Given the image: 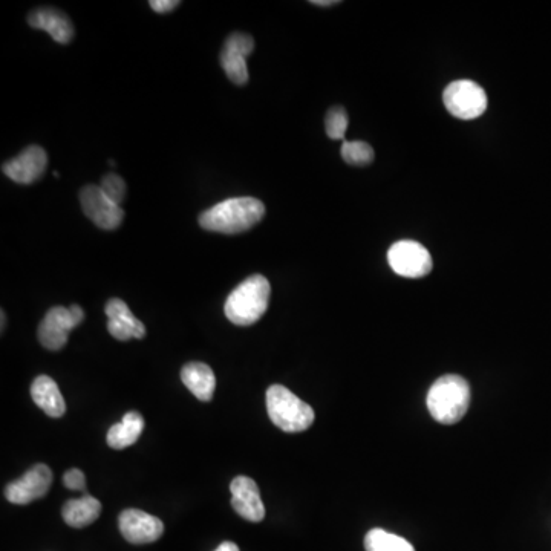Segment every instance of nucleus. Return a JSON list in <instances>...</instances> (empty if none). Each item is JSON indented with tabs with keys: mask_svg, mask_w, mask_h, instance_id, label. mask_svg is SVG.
Returning <instances> with one entry per match:
<instances>
[{
	"mask_svg": "<svg viewBox=\"0 0 551 551\" xmlns=\"http://www.w3.org/2000/svg\"><path fill=\"white\" fill-rule=\"evenodd\" d=\"M265 216V206L256 198L225 199L199 215V225L209 232L236 235L253 229Z\"/></svg>",
	"mask_w": 551,
	"mask_h": 551,
	"instance_id": "f257e3e1",
	"label": "nucleus"
},
{
	"mask_svg": "<svg viewBox=\"0 0 551 551\" xmlns=\"http://www.w3.org/2000/svg\"><path fill=\"white\" fill-rule=\"evenodd\" d=\"M271 287L262 274H253L239 284L225 300L224 313L238 327L258 322L268 308Z\"/></svg>",
	"mask_w": 551,
	"mask_h": 551,
	"instance_id": "f03ea898",
	"label": "nucleus"
},
{
	"mask_svg": "<svg viewBox=\"0 0 551 551\" xmlns=\"http://www.w3.org/2000/svg\"><path fill=\"white\" fill-rule=\"evenodd\" d=\"M470 386L463 377L447 374L429 389L428 409L441 424H455L466 415L470 406Z\"/></svg>",
	"mask_w": 551,
	"mask_h": 551,
	"instance_id": "7ed1b4c3",
	"label": "nucleus"
},
{
	"mask_svg": "<svg viewBox=\"0 0 551 551\" xmlns=\"http://www.w3.org/2000/svg\"><path fill=\"white\" fill-rule=\"evenodd\" d=\"M268 417L284 432H304L314 423V409L282 385H273L267 391Z\"/></svg>",
	"mask_w": 551,
	"mask_h": 551,
	"instance_id": "20e7f679",
	"label": "nucleus"
},
{
	"mask_svg": "<svg viewBox=\"0 0 551 551\" xmlns=\"http://www.w3.org/2000/svg\"><path fill=\"white\" fill-rule=\"evenodd\" d=\"M443 102L455 118L475 120L487 111L489 98L486 91L472 80H457L444 89Z\"/></svg>",
	"mask_w": 551,
	"mask_h": 551,
	"instance_id": "39448f33",
	"label": "nucleus"
},
{
	"mask_svg": "<svg viewBox=\"0 0 551 551\" xmlns=\"http://www.w3.org/2000/svg\"><path fill=\"white\" fill-rule=\"evenodd\" d=\"M85 319V311L79 305L54 307L40 322L39 342L49 351H60L68 343V336Z\"/></svg>",
	"mask_w": 551,
	"mask_h": 551,
	"instance_id": "423d86ee",
	"label": "nucleus"
},
{
	"mask_svg": "<svg viewBox=\"0 0 551 551\" xmlns=\"http://www.w3.org/2000/svg\"><path fill=\"white\" fill-rule=\"evenodd\" d=\"M388 262L398 276L408 279L424 278L434 267L428 248L415 241L395 242L389 248Z\"/></svg>",
	"mask_w": 551,
	"mask_h": 551,
	"instance_id": "0eeeda50",
	"label": "nucleus"
},
{
	"mask_svg": "<svg viewBox=\"0 0 551 551\" xmlns=\"http://www.w3.org/2000/svg\"><path fill=\"white\" fill-rule=\"evenodd\" d=\"M80 204L85 215L103 230H115L124 219V212L115 204L102 187L85 186L80 190Z\"/></svg>",
	"mask_w": 551,
	"mask_h": 551,
	"instance_id": "6e6552de",
	"label": "nucleus"
},
{
	"mask_svg": "<svg viewBox=\"0 0 551 551\" xmlns=\"http://www.w3.org/2000/svg\"><path fill=\"white\" fill-rule=\"evenodd\" d=\"M51 484H53V470L46 464H36L20 480L8 484L5 496L10 503L25 506L43 498Z\"/></svg>",
	"mask_w": 551,
	"mask_h": 551,
	"instance_id": "1a4fd4ad",
	"label": "nucleus"
},
{
	"mask_svg": "<svg viewBox=\"0 0 551 551\" xmlns=\"http://www.w3.org/2000/svg\"><path fill=\"white\" fill-rule=\"evenodd\" d=\"M118 527L123 538L134 545L158 541L164 533V524L160 518L138 509L121 512Z\"/></svg>",
	"mask_w": 551,
	"mask_h": 551,
	"instance_id": "9d476101",
	"label": "nucleus"
},
{
	"mask_svg": "<svg viewBox=\"0 0 551 551\" xmlns=\"http://www.w3.org/2000/svg\"><path fill=\"white\" fill-rule=\"evenodd\" d=\"M48 166V155L40 146H30L2 166L5 175L14 183L33 184L39 181Z\"/></svg>",
	"mask_w": 551,
	"mask_h": 551,
	"instance_id": "9b49d317",
	"label": "nucleus"
},
{
	"mask_svg": "<svg viewBox=\"0 0 551 551\" xmlns=\"http://www.w3.org/2000/svg\"><path fill=\"white\" fill-rule=\"evenodd\" d=\"M232 506L245 521L261 522L265 518V506L255 480L236 477L230 484Z\"/></svg>",
	"mask_w": 551,
	"mask_h": 551,
	"instance_id": "f8f14e48",
	"label": "nucleus"
},
{
	"mask_svg": "<svg viewBox=\"0 0 551 551\" xmlns=\"http://www.w3.org/2000/svg\"><path fill=\"white\" fill-rule=\"evenodd\" d=\"M106 316H108V331L114 339L126 342L132 339H144L146 327L141 320L132 314L128 305L121 299H111L106 304Z\"/></svg>",
	"mask_w": 551,
	"mask_h": 551,
	"instance_id": "ddd939ff",
	"label": "nucleus"
},
{
	"mask_svg": "<svg viewBox=\"0 0 551 551\" xmlns=\"http://www.w3.org/2000/svg\"><path fill=\"white\" fill-rule=\"evenodd\" d=\"M28 23L36 30L46 31L60 45H66L74 37V27L69 17L53 7H42L31 11Z\"/></svg>",
	"mask_w": 551,
	"mask_h": 551,
	"instance_id": "4468645a",
	"label": "nucleus"
},
{
	"mask_svg": "<svg viewBox=\"0 0 551 551\" xmlns=\"http://www.w3.org/2000/svg\"><path fill=\"white\" fill-rule=\"evenodd\" d=\"M31 397L34 403L53 418H60L65 415L66 403L60 392L59 386L48 375H39L31 385Z\"/></svg>",
	"mask_w": 551,
	"mask_h": 551,
	"instance_id": "2eb2a0df",
	"label": "nucleus"
},
{
	"mask_svg": "<svg viewBox=\"0 0 551 551\" xmlns=\"http://www.w3.org/2000/svg\"><path fill=\"white\" fill-rule=\"evenodd\" d=\"M181 380L186 388L201 402H210L215 394L216 377L209 365L192 362L181 369Z\"/></svg>",
	"mask_w": 551,
	"mask_h": 551,
	"instance_id": "dca6fc26",
	"label": "nucleus"
},
{
	"mask_svg": "<svg viewBox=\"0 0 551 551\" xmlns=\"http://www.w3.org/2000/svg\"><path fill=\"white\" fill-rule=\"evenodd\" d=\"M100 513H102V504L88 493L79 499H69L62 510L66 524L71 525L74 529L88 527L92 522L97 521Z\"/></svg>",
	"mask_w": 551,
	"mask_h": 551,
	"instance_id": "f3484780",
	"label": "nucleus"
},
{
	"mask_svg": "<svg viewBox=\"0 0 551 551\" xmlns=\"http://www.w3.org/2000/svg\"><path fill=\"white\" fill-rule=\"evenodd\" d=\"M144 431V418L138 412L131 411L124 415L120 423L114 424L108 432L109 447L115 450L126 449L137 443Z\"/></svg>",
	"mask_w": 551,
	"mask_h": 551,
	"instance_id": "a211bd4d",
	"label": "nucleus"
},
{
	"mask_svg": "<svg viewBox=\"0 0 551 551\" xmlns=\"http://www.w3.org/2000/svg\"><path fill=\"white\" fill-rule=\"evenodd\" d=\"M365 548L366 551H415L411 542L382 529L371 530L366 535Z\"/></svg>",
	"mask_w": 551,
	"mask_h": 551,
	"instance_id": "6ab92c4d",
	"label": "nucleus"
},
{
	"mask_svg": "<svg viewBox=\"0 0 551 551\" xmlns=\"http://www.w3.org/2000/svg\"><path fill=\"white\" fill-rule=\"evenodd\" d=\"M221 66L225 74L235 85H245L248 82L247 57L224 46L221 53Z\"/></svg>",
	"mask_w": 551,
	"mask_h": 551,
	"instance_id": "aec40b11",
	"label": "nucleus"
},
{
	"mask_svg": "<svg viewBox=\"0 0 551 551\" xmlns=\"http://www.w3.org/2000/svg\"><path fill=\"white\" fill-rule=\"evenodd\" d=\"M374 157V149L365 141H345L342 144V158L351 166H368Z\"/></svg>",
	"mask_w": 551,
	"mask_h": 551,
	"instance_id": "412c9836",
	"label": "nucleus"
},
{
	"mask_svg": "<svg viewBox=\"0 0 551 551\" xmlns=\"http://www.w3.org/2000/svg\"><path fill=\"white\" fill-rule=\"evenodd\" d=\"M349 118L342 106H334L325 117V129L331 140H343L348 131Z\"/></svg>",
	"mask_w": 551,
	"mask_h": 551,
	"instance_id": "4be33fe9",
	"label": "nucleus"
},
{
	"mask_svg": "<svg viewBox=\"0 0 551 551\" xmlns=\"http://www.w3.org/2000/svg\"><path fill=\"white\" fill-rule=\"evenodd\" d=\"M100 187H102L103 192H105L115 204H118V206H120L124 198H126V183H124L123 178L118 177L115 173H108V175H105V177L102 178V186Z\"/></svg>",
	"mask_w": 551,
	"mask_h": 551,
	"instance_id": "5701e85b",
	"label": "nucleus"
},
{
	"mask_svg": "<svg viewBox=\"0 0 551 551\" xmlns=\"http://www.w3.org/2000/svg\"><path fill=\"white\" fill-rule=\"evenodd\" d=\"M224 46L235 49V51H239V53L244 54L245 57H248L253 53V49H255V40H253V37L250 36V34L233 33L227 37Z\"/></svg>",
	"mask_w": 551,
	"mask_h": 551,
	"instance_id": "b1692460",
	"label": "nucleus"
},
{
	"mask_svg": "<svg viewBox=\"0 0 551 551\" xmlns=\"http://www.w3.org/2000/svg\"><path fill=\"white\" fill-rule=\"evenodd\" d=\"M63 484H65L66 489L80 490V492H83V495H86V478L82 470H68L65 473V477H63Z\"/></svg>",
	"mask_w": 551,
	"mask_h": 551,
	"instance_id": "393cba45",
	"label": "nucleus"
},
{
	"mask_svg": "<svg viewBox=\"0 0 551 551\" xmlns=\"http://www.w3.org/2000/svg\"><path fill=\"white\" fill-rule=\"evenodd\" d=\"M180 4L181 2H178V0H152V2H150V8L157 11V13L164 14L175 10Z\"/></svg>",
	"mask_w": 551,
	"mask_h": 551,
	"instance_id": "a878e982",
	"label": "nucleus"
},
{
	"mask_svg": "<svg viewBox=\"0 0 551 551\" xmlns=\"http://www.w3.org/2000/svg\"><path fill=\"white\" fill-rule=\"evenodd\" d=\"M215 551H239V547L235 542L225 541Z\"/></svg>",
	"mask_w": 551,
	"mask_h": 551,
	"instance_id": "bb28decb",
	"label": "nucleus"
},
{
	"mask_svg": "<svg viewBox=\"0 0 551 551\" xmlns=\"http://www.w3.org/2000/svg\"><path fill=\"white\" fill-rule=\"evenodd\" d=\"M311 4L316 5V7H331V5H337L339 2L337 0H313Z\"/></svg>",
	"mask_w": 551,
	"mask_h": 551,
	"instance_id": "cd10ccee",
	"label": "nucleus"
},
{
	"mask_svg": "<svg viewBox=\"0 0 551 551\" xmlns=\"http://www.w3.org/2000/svg\"><path fill=\"white\" fill-rule=\"evenodd\" d=\"M5 330V311L2 310V331Z\"/></svg>",
	"mask_w": 551,
	"mask_h": 551,
	"instance_id": "c85d7f7f",
	"label": "nucleus"
}]
</instances>
